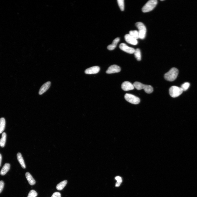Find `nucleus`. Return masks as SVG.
Here are the masks:
<instances>
[{"mask_svg":"<svg viewBox=\"0 0 197 197\" xmlns=\"http://www.w3.org/2000/svg\"><path fill=\"white\" fill-rule=\"evenodd\" d=\"M179 74V70L176 68L174 67L164 75L165 79L169 81H173L177 78Z\"/></svg>","mask_w":197,"mask_h":197,"instance_id":"nucleus-1","label":"nucleus"},{"mask_svg":"<svg viewBox=\"0 0 197 197\" xmlns=\"http://www.w3.org/2000/svg\"><path fill=\"white\" fill-rule=\"evenodd\" d=\"M133 85L136 89L138 90L144 89L145 92L148 94L152 92L153 89L150 85H144L139 82H136L133 83Z\"/></svg>","mask_w":197,"mask_h":197,"instance_id":"nucleus-2","label":"nucleus"},{"mask_svg":"<svg viewBox=\"0 0 197 197\" xmlns=\"http://www.w3.org/2000/svg\"><path fill=\"white\" fill-rule=\"evenodd\" d=\"M157 0H150L147 2L142 8V11L144 13L149 12L152 10L157 4Z\"/></svg>","mask_w":197,"mask_h":197,"instance_id":"nucleus-3","label":"nucleus"},{"mask_svg":"<svg viewBox=\"0 0 197 197\" xmlns=\"http://www.w3.org/2000/svg\"><path fill=\"white\" fill-rule=\"evenodd\" d=\"M136 25L139 30V38L142 40L145 38L146 32V28L144 24L141 22H137Z\"/></svg>","mask_w":197,"mask_h":197,"instance_id":"nucleus-4","label":"nucleus"},{"mask_svg":"<svg viewBox=\"0 0 197 197\" xmlns=\"http://www.w3.org/2000/svg\"><path fill=\"white\" fill-rule=\"evenodd\" d=\"M183 92L181 87L173 86L169 89V93L171 96L174 98L180 95Z\"/></svg>","mask_w":197,"mask_h":197,"instance_id":"nucleus-5","label":"nucleus"},{"mask_svg":"<svg viewBox=\"0 0 197 197\" xmlns=\"http://www.w3.org/2000/svg\"><path fill=\"white\" fill-rule=\"evenodd\" d=\"M124 97L126 101L134 104H137L140 102L139 98L131 94H126Z\"/></svg>","mask_w":197,"mask_h":197,"instance_id":"nucleus-6","label":"nucleus"},{"mask_svg":"<svg viewBox=\"0 0 197 197\" xmlns=\"http://www.w3.org/2000/svg\"><path fill=\"white\" fill-rule=\"evenodd\" d=\"M119 47L122 50L130 54L134 53L135 51L134 48L129 47L124 43L120 45Z\"/></svg>","mask_w":197,"mask_h":197,"instance_id":"nucleus-7","label":"nucleus"},{"mask_svg":"<svg viewBox=\"0 0 197 197\" xmlns=\"http://www.w3.org/2000/svg\"><path fill=\"white\" fill-rule=\"evenodd\" d=\"M121 70L120 67L117 65H114L111 66L109 68L106 73L107 74L114 73L119 72Z\"/></svg>","mask_w":197,"mask_h":197,"instance_id":"nucleus-8","label":"nucleus"},{"mask_svg":"<svg viewBox=\"0 0 197 197\" xmlns=\"http://www.w3.org/2000/svg\"><path fill=\"white\" fill-rule=\"evenodd\" d=\"M121 88L125 91H128L132 90L134 89L135 87L133 84L128 81H125L123 82L121 85Z\"/></svg>","mask_w":197,"mask_h":197,"instance_id":"nucleus-9","label":"nucleus"},{"mask_svg":"<svg viewBox=\"0 0 197 197\" xmlns=\"http://www.w3.org/2000/svg\"><path fill=\"white\" fill-rule=\"evenodd\" d=\"M51 85L50 81H48L43 84L40 89L39 94L41 95L43 94L50 88Z\"/></svg>","mask_w":197,"mask_h":197,"instance_id":"nucleus-10","label":"nucleus"},{"mask_svg":"<svg viewBox=\"0 0 197 197\" xmlns=\"http://www.w3.org/2000/svg\"><path fill=\"white\" fill-rule=\"evenodd\" d=\"M100 67L98 66H95L86 69L85 71V73L87 74H96L99 72Z\"/></svg>","mask_w":197,"mask_h":197,"instance_id":"nucleus-11","label":"nucleus"},{"mask_svg":"<svg viewBox=\"0 0 197 197\" xmlns=\"http://www.w3.org/2000/svg\"><path fill=\"white\" fill-rule=\"evenodd\" d=\"M126 41L128 43L134 45H136L138 43L137 40L131 37L129 34H126L125 36Z\"/></svg>","mask_w":197,"mask_h":197,"instance_id":"nucleus-12","label":"nucleus"},{"mask_svg":"<svg viewBox=\"0 0 197 197\" xmlns=\"http://www.w3.org/2000/svg\"><path fill=\"white\" fill-rule=\"evenodd\" d=\"M25 175L26 178L30 185L32 186L36 184V181L29 173H26Z\"/></svg>","mask_w":197,"mask_h":197,"instance_id":"nucleus-13","label":"nucleus"},{"mask_svg":"<svg viewBox=\"0 0 197 197\" xmlns=\"http://www.w3.org/2000/svg\"><path fill=\"white\" fill-rule=\"evenodd\" d=\"M120 40L119 37L115 39L111 45H109L107 47V48L109 50L112 51L114 50L117 46L118 43Z\"/></svg>","mask_w":197,"mask_h":197,"instance_id":"nucleus-14","label":"nucleus"},{"mask_svg":"<svg viewBox=\"0 0 197 197\" xmlns=\"http://www.w3.org/2000/svg\"><path fill=\"white\" fill-rule=\"evenodd\" d=\"M10 168V165L9 164H5L2 169L1 174L2 175H5L9 170Z\"/></svg>","mask_w":197,"mask_h":197,"instance_id":"nucleus-15","label":"nucleus"},{"mask_svg":"<svg viewBox=\"0 0 197 197\" xmlns=\"http://www.w3.org/2000/svg\"><path fill=\"white\" fill-rule=\"evenodd\" d=\"M17 156L18 161L21 166L23 169L26 168V166L22 154L20 153H18L17 154Z\"/></svg>","mask_w":197,"mask_h":197,"instance_id":"nucleus-16","label":"nucleus"},{"mask_svg":"<svg viewBox=\"0 0 197 197\" xmlns=\"http://www.w3.org/2000/svg\"><path fill=\"white\" fill-rule=\"evenodd\" d=\"M67 183V180H65L61 182L56 187L57 189L59 191H61L66 186Z\"/></svg>","mask_w":197,"mask_h":197,"instance_id":"nucleus-17","label":"nucleus"},{"mask_svg":"<svg viewBox=\"0 0 197 197\" xmlns=\"http://www.w3.org/2000/svg\"><path fill=\"white\" fill-rule=\"evenodd\" d=\"M6 125L5 119L4 118L0 119V134L2 133L4 130Z\"/></svg>","mask_w":197,"mask_h":197,"instance_id":"nucleus-18","label":"nucleus"},{"mask_svg":"<svg viewBox=\"0 0 197 197\" xmlns=\"http://www.w3.org/2000/svg\"><path fill=\"white\" fill-rule=\"evenodd\" d=\"M6 139V135L5 132H3L2 135V137L0 139V146L3 147L5 145Z\"/></svg>","mask_w":197,"mask_h":197,"instance_id":"nucleus-19","label":"nucleus"},{"mask_svg":"<svg viewBox=\"0 0 197 197\" xmlns=\"http://www.w3.org/2000/svg\"><path fill=\"white\" fill-rule=\"evenodd\" d=\"M135 57L139 61L141 60V55L140 51L139 48H137L135 50L134 53Z\"/></svg>","mask_w":197,"mask_h":197,"instance_id":"nucleus-20","label":"nucleus"},{"mask_svg":"<svg viewBox=\"0 0 197 197\" xmlns=\"http://www.w3.org/2000/svg\"><path fill=\"white\" fill-rule=\"evenodd\" d=\"M129 34L135 39L137 40L139 38L138 31L136 30L131 31H130Z\"/></svg>","mask_w":197,"mask_h":197,"instance_id":"nucleus-21","label":"nucleus"},{"mask_svg":"<svg viewBox=\"0 0 197 197\" xmlns=\"http://www.w3.org/2000/svg\"><path fill=\"white\" fill-rule=\"evenodd\" d=\"M117 2L120 8L122 11H123L124 10V0H117Z\"/></svg>","mask_w":197,"mask_h":197,"instance_id":"nucleus-22","label":"nucleus"},{"mask_svg":"<svg viewBox=\"0 0 197 197\" xmlns=\"http://www.w3.org/2000/svg\"><path fill=\"white\" fill-rule=\"evenodd\" d=\"M37 195V192L34 190H32L29 192L27 197H36Z\"/></svg>","mask_w":197,"mask_h":197,"instance_id":"nucleus-23","label":"nucleus"},{"mask_svg":"<svg viewBox=\"0 0 197 197\" xmlns=\"http://www.w3.org/2000/svg\"><path fill=\"white\" fill-rule=\"evenodd\" d=\"M190 86V83L188 82H186L183 84L181 86V88L183 91H186L189 88Z\"/></svg>","mask_w":197,"mask_h":197,"instance_id":"nucleus-24","label":"nucleus"},{"mask_svg":"<svg viewBox=\"0 0 197 197\" xmlns=\"http://www.w3.org/2000/svg\"><path fill=\"white\" fill-rule=\"evenodd\" d=\"M4 186V183L3 181H0V193H1L3 189Z\"/></svg>","mask_w":197,"mask_h":197,"instance_id":"nucleus-25","label":"nucleus"},{"mask_svg":"<svg viewBox=\"0 0 197 197\" xmlns=\"http://www.w3.org/2000/svg\"><path fill=\"white\" fill-rule=\"evenodd\" d=\"M51 197H61V193L58 192L54 193L52 195Z\"/></svg>","mask_w":197,"mask_h":197,"instance_id":"nucleus-26","label":"nucleus"},{"mask_svg":"<svg viewBox=\"0 0 197 197\" xmlns=\"http://www.w3.org/2000/svg\"><path fill=\"white\" fill-rule=\"evenodd\" d=\"M115 179L117 180V182L121 183L122 180V178L120 176H117L115 178Z\"/></svg>","mask_w":197,"mask_h":197,"instance_id":"nucleus-27","label":"nucleus"},{"mask_svg":"<svg viewBox=\"0 0 197 197\" xmlns=\"http://www.w3.org/2000/svg\"><path fill=\"white\" fill-rule=\"evenodd\" d=\"M2 157L1 154L0 153V167L1 166L2 161Z\"/></svg>","mask_w":197,"mask_h":197,"instance_id":"nucleus-28","label":"nucleus"},{"mask_svg":"<svg viewBox=\"0 0 197 197\" xmlns=\"http://www.w3.org/2000/svg\"><path fill=\"white\" fill-rule=\"evenodd\" d=\"M121 183H119L118 182H117L116 184V187H119L120 186V185Z\"/></svg>","mask_w":197,"mask_h":197,"instance_id":"nucleus-29","label":"nucleus"}]
</instances>
